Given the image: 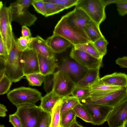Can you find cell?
<instances>
[{
	"mask_svg": "<svg viewBox=\"0 0 127 127\" xmlns=\"http://www.w3.org/2000/svg\"><path fill=\"white\" fill-rule=\"evenodd\" d=\"M53 34L63 37L74 46L91 42L84 30L69 24L65 15L62 17L55 26Z\"/></svg>",
	"mask_w": 127,
	"mask_h": 127,
	"instance_id": "obj_1",
	"label": "cell"
},
{
	"mask_svg": "<svg viewBox=\"0 0 127 127\" xmlns=\"http://www.w3.org/2000/svg\"><path fill=\"white\" fill-rule=\"evenodd\" d=\"M33 0H18L10 4L12 21H15L22 26L30 27L37 20L34 15L28 11Z\"/></svg>",
	"mask_w": 127,
	"mask_h": 127,
	"instance_id": "obj_2",
	"label": "cell"
},
{
	"mask_svg": "<svg viewBox=\"0 0 127 127\" xmlns=\"http://www.w3.org/2000/svg\"><path fill=\"white\" fill-rule=\"evenodd\" d=\"M7 96L10 101L17 107L25 104H35L42 97L41 93L37 90L25 87L10 91Z\"/></svg>",
	"mask_w": 127,
	"mask_h": 127,
	"instance_id": "obj_3",
	"label": "cell"
},
{
	"mask_svg": "<svg viewBox=\"0 0 127 127\" xmlns=\"http://www.w3.org/2000/svg\"><path fill=\"white\" fill-rule=\"evenodd\" d=\"M11 7L4 6L0 2V33L9 53L15 43L11 25Z\"/></svg>",
	"mask_w": 127,
	"mask_h": 127,
	"instance_id": "obj_4",
	"label": "cell"
},
{
	"mask_svg": "<svg viewBox=\"0 0 127 127\" xmlns=\"http://www.w3.org/2000/svg\"><path fill=\"white\" fill-rule=\"evenodd\" d=\"M21 53L17 47L15 42L9 55L5 57V75L15 83L19 81L24 76L21 62Z\"/></svg>",
	"mask_w": 127,
	"mask_h": 127,
	"instance_id": "obj_5",
	"label": "cell"
},
{
	"mask_svg": "<svg viewBox=\"0 0 127 127\" xmlns=\"http://www.w3.org/2000/svg\"><path fill=\"white\" fill-rule=\"evenodd\" d=\"M15 113L19 117L23 127H38L43 110L35 104L22 105Z\"/></svg>",
	"mask_w": 127,
	"mask_h": 127,
	"instance_id": "obj_6",
	"label": "cell"
},
{
	"mask_svg": "<svg viewBox=\"0 0 127 127\" xmlns=\"http://www.w3.org/2000/svg\"><path fill=\"white\" fill-rule=\"evenodd\" d=\"M75 7L83 10L99 26L106 18L105 7L102 0H78Z\"/></svg>",
	"mask_w": 127,
	"mask_h": 127,
	"instance_id": "obj_7",
	"label": "cell"
},
{
	"mask_svg": "<svg viewBox=\"0 0 127 127\" xmlns=\"http://www.w3.org/2000/svg\"><path fill=\"white\" fill-rule=\"evenodd\" d=\"M127 98L126 89L125 88H122L98 97H88L80 101L82 103L99 104L113 107Z\"/></svg>",
	"mask_w": 127,
	"mask_h": 127,
	"instance_id": "obj_8",
	"label": "cell"
},
{
	"mask_svg": "<svg viewBox=\"0 0 127 127\" xmlns=\"http://www.w3.org/2000/svg\"><path fill=\"white\" fill-rule=\"evenodd\" d=\"M76 86V83L66 72L61 70L56 72L53 91L61 97L70 96Z\"/></svg>",
	"mask_w": 127,
	"mask_h": 127,
	"instance_id": "obj_9",
	"label": "cell"
},
{
	"mask_svg": "<svg viewBox=\"0 0 127 127\" xmlns=\"http://www.w3.org/2000/svg\"><path fill=\"white\" fill-rule=\"evenodd\" d=\"M86 109L91 118L92 124L99 125L107 121L112 107L102 105L90 103H81Z\"/></svg>",
	"mask_w": 127,
	"mask_h": 127,
	"instance_id": "obj_10",
	"label": "cell"
},
{
	"mask_svg": "<svg viewBox=\"0 0 127 127\" xmlns=\"http://www.w3.org/2000/svg\"><path fill=\"white\" fill-rule=\"evenodd\" d=\"M127 121V98L113 108L107 121L109 127H123Z\"/></svg>",
	"mask_w": 127,
	"mask_h": 127,
	"instance_id": "obj_11",
	"label": "cell"
},
{
	"mask_svg": "<svg viewBox=\"0 0 127 127\" xmlns=\"http://www.w3.org/2000/svg\"><path fill=\"white\" fill-rule=\"evenodd\" d=\"M71 58L80 65L87 69L100 68L102 65V59L96 58L82 51L76 49L74 47L70 51Z\"/></svg>",
	"mask_w": 127,
	"mask_h": 127,
	"instance_id": "obj_12",
	"label": "cell"
},
{
	"mask_svg": "<svg viewBox=\"0 0 127 127\" xmlns=\"http://www.w3.org/2000/svg\"><path fill=\"white\" fill-rule=\"evenodd\" d=\"M21 62L24 76L40 73L37 54L33 49L22 52Z\"/></svg>",
	"mask_w": 127,
	"mask_h": 127,
	"instance_id": "obj_13",
	"label": "cell"
},
{
	"mask_svg": "<svg viewBox=\"0 0 127 127\" xmlns=\"http://www.w3.org/2000/svg\"><path fill=\"white\" fill-rule=\"evenodd\" d=\"M58 67V70L67 73L71 78L72 77L77 81V82L85 76L88 70L74 60L68 59H64L62 64Z\"/></svg>",
	"mask_w": 127,
	"mask_h": 127,
	"instance_id": "obj_14",
	"label": "cell"
},
{
	"mask_svg": "<svg viewBox=\"0 0 127 127\" xmlns=\"http://www.w3.org/2000/svg\"><path fill=\"white\" fill-rule=\"evenodd\" d=\"M65 15L69 24L83 30L85 25L94 22L83 10L76 7Z\"/></svg>",
	"mask_w": 127,
	"mask_h": 127,
	"instance_id": "obj_15",
	"label": "cell"
},
{
	"mask_svg": "<svg viewBox=\"0 0 127 127\" xmlns=\"http://www.w3.org/2000/svg\"><path fill=\"white\" fill-rule=\"evenodd\" d=\"M46 40L48 45L54 53H62L68 48L74 47L67 39L56 34H53Z\"/></svg>",
	"mask_w": 127,
	"mask_h": 127,
	"instance_id": "obj_16",
	"label": "cell"
},
{
	"mask_svg": "<svg viewBox=\"0 0 127 127\" xmlns=\"http://www.w3.org/2000/svg\"><path fill=\"white\" fill-rule=\"evenodd\" d=\"M31 43L33 49L37 54L48 58L55 57L54 53L48 45L46 40L40 36L32 37Z\"/></svg>",
	"mask_w": 127,
	"mask_h": 127,
	"instance_id": "obj_17",
	"label": "cell"
},
{
	"mask_svg": "<svg viewBox=\"0 0 127 127\" xmlns=\"http://www.w3.org/2000/svg\"><path fill=\"white\" fill-rule=\"evenodd\" d=\"M100 80L107 85L125 88L127 84V75L115 72L104 76L100 78Z\"/></svg>",
	"mask_w": 127,
	"mask_h": 127,
	"instance_id": "obj_18",
	"label": "cell"
},
{
	"mask_svg": "<svg viewBox=\"0 0 127 127\" xmlns=\"http://www.w3.org/2000/svg\"><path fill=\"white\" fill-rule=\"evenodd\" d=\"M40 73L44 76L54 73L58 67L55 57L48 58L37 54Z\"/></svg>",
	"mask_w": 127,
	"mask_h": 127,
	"instance_id": "obj_19",
	"label": "cell"
},
{
	"mask_svg": "<svg viewBox=\"0 0 127 127\" xmlns=\"http://www.w3.org/2000/svg\"><path fill=\"white\" fill-rule=\"evenodd\" d=\"M100 68L88 69L85 76L76 83V86L84 88H90L99 81Z\"/></svg>",
	"mask_w": 127,
	"mask_h": 127,
	"instance_id": "obj_20",
	"label": "cell"
},
{
	"mask_svg": "<svg viewBox=\"0 0 127 127\" xmlns=\"http://www.w3.org/2000/svg\"><path fill=\"white\" fill-rule=\"evenodd\" d=\"M122 87L111 86L105 84L100 80L92 86L90 89V94L88 97H98L113 91L116 90Z\"/></svg>",
	"mask_w": 127,
	"mask_h": 127,
	"instance_id": "obj_21",
	"label": "cell"
},
{
	"mask_svg": "<svg viewBox=\"0 0 127 127\" xmlns=\"http://www.w3.org/2000/svg\"><path fill=\"white\" fill-rule=\"evenodd\" d=\"M62 97L52 91L42 97L39 106L44 111L51 114L54 105Z\"/></svg>",
	"mask_w": 127,
	"mask_h": 127,
	"instance_id": "obj_22",
	"label": "cell"
},
{
	"mask_svg": "<svg viewBox=\"0 0 127 127\" xmlns=\"http://www.w3.org/2000/svg\"><path fill=\"white\" fill-rule=\"evenodd\" d=\"M83 29L91 42L93 43L104 37L100 30L99 26L94 22L86 25Z\"/></svg>",
	"mask_w": 127,
	"mask_h": 127,
	"instance_id": "obj_23",
	"label": "cell"
},
{
	"mask_svg": "<svg viewBox=\"0 0 127 127\" xmlns=\"http://www.w3.org/2000/svg\"><path fill=\"white\" fill-rule=\"evenodd\" d=\"M61 100V117L65 113L73 109L76 105L81 103L79 99L72 95L62 97Z\"/></svg>",
	"mask_w": 127,
	"mask_h": 127,
	"instance_id": "obj_24",
	"label": "cell"
},
{
	"mask_svg": "<svg viewBox=\"0 0 127 127\" xmlns=\"http://www.w3.org/2000/svg\"><path fill=\"white\" fill-rule=\"evenodd\" d=\"M73 47L75 49L85 52L96 58L102 59L103 58L91 42L75 45Z\"/></svg>",
	"mask_w": 127,
	"mask_h": 127,
	"instance_id": "obj_25",
	"label": "cell"
},
{
	"mask_svg": "<svg viewBox=\"0 0 127 127\" xmlns=\"http://www.w3.org/2000/svg\"><path fill=\"white\" fill-rule=\"evenodd\" d=\"M61 99L56 103L52 109L50 127H62L60 123Z\"/></svg>",
	"mask_w": 127,
	"mask_h": 127,
	"instance_id": "obj_26",
	"label": "cell"
},
{
	"mask_svg": "<svg viewBox=\"0 0 127 127\" xmlns=\"http://www.w3.org/2000/svg\"><path fill=\"white\" fill-rule=\"evenodd\" d=\"M32 38L22 36L15 40L16 44L18 50L22 52L33 49L31 43Z\"/></svg>",
	"mask_w": 127,
	"mask_h": 127,
	"instance_id": "obj_27",
	"label": "cell"
},
{
	"mask_svg": "<svg viewBox=\"0 0 127 127\" xmlns=\"http://www.w3.org/2000/svg\"><path fill=\"white\" fill-rule=\"evenodd\" d=\"M76 114L73 109L64 114L61 117V125L62 127H69L76 121Z\"/></svg>",
	"mask_w": 127,
	"mask_h": 127,
	"instance_id": "obj_28",
	"label": "cell"
},
{
	"mask_svg": "<svg viewBox=\"0 0 127 127\" xmlns=\"http://www.w3.org/2000/svg\"><path fill=\"white\" fill-rule=\"evenodd\" d=\"M73 109L77 117L86 122L92 123L91 118L89 112L81 103L76 105Z\"/></svg>",
	"mask_w": 127,
	"mask_h": 127,
	"instance_id": "obj_29",
	"label": "cell"
},
{
	"mask_svg": "<svg viewBox=\"0 0 127 127\" xmlns=\"http://www.w3.org/2000/svg\"><path fill=\"white\" fill-rule=\"evenodd\" d=\"M44 1L46 10L45 17L58 13L66 9L63 6L44 0Z\"/></svg>",
	"mask_w": 127,
	"mask_h": 127,
	"instance_id": "obj_30",
	"label": "cell"
},
{
	"mask_svg": "<svg viewBox=\"0 0 127 127\" xmlns=\"http://www.w3.org/2000/svg\"><path fill=\"white\" fill-rule=\"evenodd\" d=\"M90 94V88L76 86L73 91L71 95L80 100L89 97Z\"/></svg>",
	"mask_w": 127,
	"mask_h": 127,
	"instance_id": "obj_31",
	"label": "cell"
},
{
	"mask_svg": "<svg viewBox=\"0 0 127 127\" xmlns=\"http://www.w3.org/2000/svg\"><path fill=\"white\" fill-rule=\"evenodd\" d=\"M30 85L40 86L43 82L44 76L40 73H34L25 76Z\"/></svg>",
	"mask_w": 127,
	"mask_h": 127,
	"instance_id": "obj_32",
	"label": "cell"
},
{
	"mask_svg": "<svg viewBox=\"0 0 127 127\" xmlns=\"http://www.w3.org/2000/svg\"><path fill=\"white\" fill-rule=\"evenodd\" d=\"M93 43L97 50L103 57L107 53V46L108 44L107 41L104 37L99 38Z\"/></svg>",
	"mask_w": 127,
	"mask_h": 127,
	"instance_id": "obj_33",
	"label": "cell"
},
{
	"mask_svg": "<svg viewBox=\"0 0 127 127\" xmlns=\"http://www.w3.org/2000/svg\"><path fill=\"white\" fill-rule=\"evenodd\" d=\"M56 72L44 76L43 89L47 93L53 91Z\"/></svg>",
	"mask_w": 127,
	"mask_h": 127,
	"instance_id": "obj_34",
	"label": "cell"
},
{
	"mask_svg": "<svg viewBox=\"0 0 127 127\" xmlns=\"http://www.w3.org/2000/svg\"><path fill=\"white\" fill-rule=\"evenodd\" d=\"M12 81L6 75L0 79V95L7 93L12 84Z\"/></svg>",
	"mask_w": 127,
	"mask_h": 127,
	"instance_id": "obj_35",
	"label": "cell"
},
{
	"mask_svg": "<svg viewBox=\"0 0 127 127\" xmlns=\"http://www.w3.org/2000/svg\"><path fill=\"white\" fill-rule=\"evenodd\" d=\"M44 1L55 3L65 7L66 9L76 6L78 0H44Z\"/></svg>",
	"mask_w": 127,
	"mask_h": 127,
	"instance_id": "obj_36",
	"label": "cell"
},
{
	"mask_svg": "<svg viewBox=\"0 0 127 127\" xmlns=\"http://www.w3.org/2000/svg\"><path fill=\"white\" fill-rule=\"evenodd\" d=\"M31 5L37 13L45 16L46 10L44 0H33Z\"/></svg>",
	"mask_w": 127,
	"mask_h": 127,
	"instance_id": "obj_37",
	"label": "cell"
},
{
	"mask_svg": "<svg viewBox=\"0 0 127 127\" xmlns=\"http://www.w3.org/2000/svg\"><path fill=\"white\" fill-rule=\"evenodd\" d=\"M51 114L43 111L38 127H50Z\"/></svg>",
	"mask_w": 127,
	"mask_h": 127,
	"instance_id": "obj_38",
	"label": "cell"
},
{
	"mask_svg": "<svg viewBox=\"0 0 127 127\" xmlns=\"http://www.w3.org/2000/svg\"><path fill=\"white\" fill-rule=\"evenodd\" d=\"M116 4L117 11L120 15L124 16L127 14V0H123Z\"/></svg>",
	"mask_w": 127,
	"mask_h": 127,
	"instance_id": "obj_39",
	"label": "cell"
},
{
	"mask_svg": "<svg viewBox=\"0 0 127 127\" xmlns=\"http://www.w3.org/2000/svg\"><path fill=\"white\" fill-rule=\"evenodd\" d=\"M14 127H23L18 116L15 113L9 115V121Z\"/></svg>",
	"mask_w": 127,
	"mask_h": 127,
	"instance_id": "obj_40",
	"label": "cell"
},
{
	"mask_svg": "<svg viewBox=\"0 0 127 127\" xmlns=\"http://www.w3.org/2000/svg\"><path fill=\"white\" fill-rule=\"evenodd\" d=\"M9 53L3 42L2 39L0 37V55L3 56H7Z\"/></svg>",
	"mask_w": 127,
	"mask_h": 127,
	"instance_id": "obj_41",
	"label": "cell"
},
{
	"mask_svg": "<svg viewBox=\"0 0 127 127\" xmlns=\"http://www.w3.org/2000/svg\"><path fill=\"white\" fill-rule=\"evenodd\" d=\"M115 63L121 67L127 68V57L118 58L115 61Z\"/></svg>",
	"mask_w": 127,
	"mask_h": 127,
	"instance_id": "obj_42",
	"label": "cell"
},
{
	"mask_svg": "<svg viewBox=\"0 0 127 127\" xmlns=\"http://www.w3.org/2000/svg\"><path fill=\"white\" fill-rule=\"evenodd\" d=\"M21 33L23 36L32 37L30 30L27 26H22Z\"/></svg>",
	"mask_w": 127,
	"mask_h": 127,
	"instance_id": "obj_43",
	"label": "cell"
},
{
	"mask_svg": "<svg viewBox=\"0 0 127 127\" xmlns=\"http://www.w3.org/2000/svg\"><path fill=\"white\" fill-rule=\"evenodd\" d=\"M7 110L6 107L3 104H0V116L4 117L6 116V113Z\"/></svg>",
	"mask_w": 127,
	"mask_h": 127,
	"instance_id": "obj_44",
	"label": "cell"
},
{
	"mask_svg": "<svg viewBox=\"0 0 127 127\" xmlns=\"http://www.w3.org/2000/svg\"><path fill=\"white\" fill-rule=\"evenodd\" d=\"M123 0H102L105 7L110 4L116 3L122 1Z\"/></svg>",
	"mask_w": 127,
	"mask_h": 127,
	"instance_id": "obj_45",
	"label": "cell"
},
{
	"mask_svg": "<svg viewBox=\"0 0 127 127\" xmlns=\"http://www.w3.org/2000/svg\"><path fill=\"white\" fill-rule=\"evenodd\" d=\"M69 127H84L79 124L77 121L71 125Z\"/></svg>",
	"mask_w": 127,
	"mask_h": 127,
	"instance_id": "obj_46",
	"label": "cell"
},
{
	"mask_svg": "<svg viewBox=\"0 0 127 127\" xmlns=\"http://www.w3.org/2000/svg\"><path fill=\"white\" fill-rule=\"evenodd\" d=\"M0 127H5L3 125H1Z\"/></svg>",
	"mask_w": 127,
	"mask_h": 127,
	"instance_id": "obj_47",
	"label": "cell"
},
{
	"mask_svg": "<svg viewBox=\"0 0 127 127\" xmlns=\"http://www.w3.org/2000/svg\"><path fill=\"white\" fill-rule=\"evenodd\" d=\"M123 127H127V124H125Z\"/></svg>",
	"mask_w": 127,
	"mask_h": 127,
	"instance_id": "obj_48",
	"label": "cell"
},
{
	"mask_svg": "<svg viewBox=\"0 0 127 127\" xmlns=\"http://www.w3.org/2000/svg\"><path fill=\"white\" fill-rule=\"evenodd\" d=\"M125 88L126 89V91H127V85L126 87H125Z\"/></svg>",
	"mask_w": 127,
	"mask_h": 127,
	"instance_id": "obj_49",
	"label": "cell"
},
{
	"mask_svg": "<svg viewBox=\"0 0 127 127\" xmlns=\"http://www.w3.org/2000/svg\"><path fill=\"white\" fill-rule=\"evenodd\" d=\"M127 124V121L126 122V124Z\"/></svg>",
	"mask_w": 127,
	"mask_h": 127,
	"instance_id": "obj_50",
	"label": "cell"
}]
</instances>
